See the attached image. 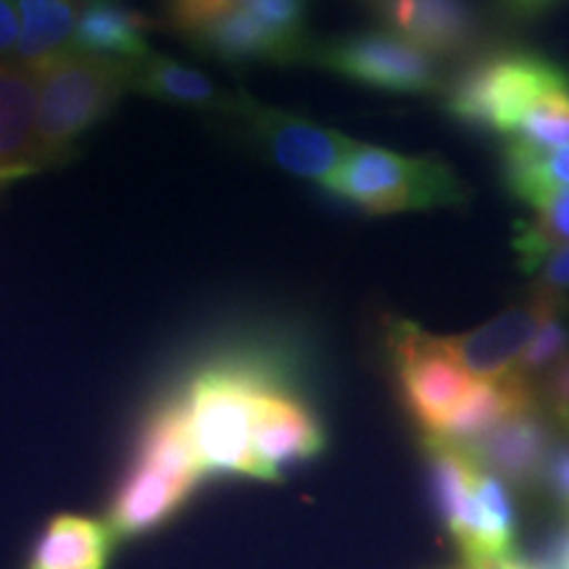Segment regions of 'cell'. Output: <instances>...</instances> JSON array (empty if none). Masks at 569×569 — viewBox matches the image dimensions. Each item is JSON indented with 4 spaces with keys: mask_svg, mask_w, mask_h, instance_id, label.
I'll use <instances>...</instances> for the list:
<instances>
[{
    "mask_svg": "<svg viewBox=\"0 0 569 569\" xmlns=\"http://www.w3.org/2000/svg\"><path fill=\"white\" fill-rule=\"evenodd\" d=\"M274 369L259 359L234 356L213 361L188 380L174 398L184 436L203 475H243L261 480L253 451V427L261 393Z\"/></svg>",
    "mask_w": 569,
    "mask_h": 569,
    "instance_id": "obj_1",
    "label": "cell"
},
{
    "mask_svg": "<svg viewBox=\"0 0 569 569\" xmlns=\"http://www.w3.org/2000/svg\"><path fill=\"white\" fill-rule=\"evenodd\" d=\"M569 80V71L525 48H486L448 77L443 109L457 122L511 140L536 106Z\"/></svg>",
    "mask_w": 569,
    "mask_h": 569,
    "instance_id": "obj_2",
    "label": "cell"
},
{
    "mask_svg": "<svg viewBox=\"0 0 569 569\" xmlns=\"http://www.w3.org/2000/svg\"><path fill=\"white\" fill-rule=\"evenodd\" d=\"M203 478L172 398L148 419L130 472L113 496L106 517L113 540L122 543L146 536L172 519Z\"/></svg>",
    "mask_w": 569,
    "mask_h": 569,
    "instance_id": "obj_3",
    "label": "cell"
},
{
    "mask_svg": "<svg viewBox=\"0 0 569 569\" xmlns=\"http://www.w3.org/2000/svg\"><path fill=\"white\" fill-rule=\"evenodd\" d=\"M38 77V142L42 169L77 153V140L130 92V61L69 51L34 69Z\"/></svg>",
    "mask_w": 569,
    "mask_h": 569,
    "instance_id": "obj_4",
    "label": "cell"
},
{
    "mask_svg": "<svg viewBox=\"0 0 569 569\" xmlns=\"http://www.w3.org/2000/svg\"><path fill=\"white\" fill-rule=\"evenodd\" d=\"M325 190L369 217L448 209L469 198L465 180L438 156H407L356 140Z\"/></svg>",
    "mask_w": 569,
    "mask_h": 569,
    "instance_id": "obj_5",
    "label": "cell"
},
{
    "mask_svg": "<svg viewBox=\"0 0 569 569\" xmlns=\"http://www.w3.org/2000/svg\"><path fill=\"white\" fill-rule=\"evenodd\" d=\"M388 353L407 415L422 436H440L469 390L478 386V377L461 367L448 338L432 336L407 319L388 325Z\"/></svg>",
    "mask_w": 569,
    "mask_h": 569,
    "instance_id": "obj_6",
    "label": "cell"
},
{
    "mask_svg": "<svg viewBox=\"0 0 569 569\" xmlns=\"http://www.w3.org/2000/svg\"><path fill=\"white\" fill-rule=\"evenodd\" d=\"M306 61L365 88L396 96H440L443 63L388 30L353 32L311 46Z\"/></svg>",
    "mask_w": 569,
    "mask_h": 569,
    "instance_id": "obj_7",
    "label": "cell"
},
{
    "mask_svg": "<svg viewBox=\"0 0 569 569\" xmlns=\"http://www.w3.org/2000/svg\"><path fill=\"white\" fill-rule=\"evenodd\" d=\"M188 42L224 63L306 61L315 46L306 34L303 0H248L190 34Z\"/></svg>",
    "mask_w": 569,
    "mask_h": 569,
    "instance_id": "obj_8",
    "label": "cell"
},
{
    "mask_svg": "<svg viewBox=\"0 0 569 569\" xmlns=\"http://www.w3.org/2000/svg\"><path fill=\"white\" fill-rule=\"evenodd\" d=\"M232 117L246 127L248 138L282 172L319 182L322 188L338 172L353 146V140L346 138L343 132L330 130L301 113L261 106L243 92H240L238 109Z\"/></svg>",
    "mask_w": 569,
    "mask_h": 569,
    "instance_id": "obj_9",
    "label": "cell"
},
{
    "mask_svg": "<svg viewBox=\"0 0 569 569\" xmlns=\"http://www.w3.org/2000/svg\"><path fill=\"white\" fill-rule=\"evenodd\" d=\"M380 30L398 34L436 61L465 63L486 51V27L472 0H365Z\"/></svg>",
    "mask_w": 569,
    "mask_h": 569,
    "instance_id": "obj_10",
    "label": "cell"
},
{
    "mask_svg": "<svg viewBox=\"0 0 569 569\" xmlns=\"http://www.w3.org/2000/svg\"><path fill=\"white\" fill-rule=\"evenodd\" d=\"M546 409L532 403L498 422L493 430L465 446L475 465L515 490H536L543 482L557 432Z\"/></svg>",
    "mask_w": 569,
    "mask_h": 569,
    "instance_id": "obj_11",
    "label": "cell"
},
{
    "mask_svg": "<svg viewBox=\"0 0 569 569\" xmlns=\"http://www.w3.org/2000/svg\"><path fill=\"white\" fill-rule=\"evenodd\" d=\"M325 448V430L303 398L280 377L261 393L253 427V451L261 480H277L282 467L317 457Z\"/></svg>",
    "mask_w": 569,
    "mask_h": 569,
    "instance_id": "obj_12",
    "label": "cell"
},
{
    "mask_svg": "<svg viewBox=\"0 0 569 569\" xmlns=\"http://www.w3.org/2000/svg\"><path fill=\"white\" fill-rule=\"evenodd\" d=\"M546 306H549V296L530 290L522 301L498 311L486 325L448 338V346L472 377H478V380H503V377L515 375L525 348L536 336Z\"/></svg>",
    "mask_w": 569,
    "mask_h": 569,
    "instance_id": "obj_13",
    "label": "cell"
},
{
    "mask_svg": "<svg viewBox=\"0 0 569 569\" xmlns=\"http://www.w3.org/2000/svg\"><path fill=\"white\" fill-rule=\"evenodd\" d=\"M46 172L38 142V77L19 61L0 63V190Z\"/></svg>",
    "mask_w": 569,
    "mask_h": 569,
    "instance_id": "obj_14",
    "label": "cell"
},
{
    "mask_svg": "<svg viewBox=\"0 0 569 569\" xmlns=\"http://www.w3.org/2000/svg\"><path fill=\"white\" fill-rule=\"evenodd\" d=\"M130 90L156 101L184 106V109L227 113L232 117L240 96L224 92L203 71L169 59L161 53H146L130 63Z\"/></svg>",
    "mask_w": 569,
    "mask_h": 569,
    "instance_id": "obj_15",
    "label": "cell"
},
{
    "mask_svg": "<svg viewBox=\"0 0 569 569\" xmlns=\"http://www.w3.org/2000/svg\"><path fill=\"white\" fill-rule=\"evenodd\" d=\"M74 51L113 61H138L151 53L148 21L122 0H84Z\"/></svg>",
    "mask_w": 569,
    "mask_h": 569,
    "instance_id": "obj_16",
    "label": "cell"
},
{
    "mask_svg": "<svg viewBox=\"0 0 569 569\" xmlns=\"http://www.w3.org/2000/svg\"><path fill=\"white\" fill-rule=\"evenodd\" d=\"M113 546L106 519L59 515L34 543L30 569H106Z\"/></svg>",
    "mask_w": 569,
    "mask_h": 569,
    "instance_id": "obj_17",
    "label": "cell"
},
{
    "mask_svg": "<svg viewBox=\"0 0 569 569\" xmlns=\"http://www.w3.org/2000/svg\"><path fill=\"white\" fill-rule=\"evenodd\" d=\"M84 0H17L19 48L17 61L38 69L74 51V34Z\"/></svg>",
    "mask_w": 569,
    "mask_h": 569,
    "instance_id": "obj_18",
    "label": "cell"
},
{
    "mask_svg": "<svg viewBox=\"0 0 569 569\" xmlns=\"http://www.w3.org/2000/svg\"><path fill=\"white\" fill-rule=\"evenodd\" d=\"M501 177L517 201L536 209L551 196L569 190V146L532 148L525 142H501Z\"/></svg>",
    "mask_w": 569,
    "mask_h": 569,
    "instance_id": "obj_19",
    "label": "cell"
},
{
    "mask_svg": "<svg viewBox=\"0 0 569 569\" xmlns=\"http://www.w3.org/2000/svg\"><path fill=\"white\" fill-rule=\"evenodd\" d=\"M569 243V190L551 196L532 209L530 219H519L515 227V251L519 269L530 274L551 248Z\"/></svg>",
    "mask_w": 569,
    "mask_h": 569,
    "instance_id": "obj_20",
    "label": "cell"
},
{
    "mask_svg": "<svg viewBox=\"0 0 569 569\" xmlns=\"http://www.w3.org/2000/svg\"><path fill=\"white\" fill-rule=\"evenodd\" d=\"M569 356V298H549L540 325L525 348L522 359L515 369L517 377L538 386L546 372H551L561 359Z\"/></svg>",
    "mask_w": 569,
    "mask_h": 569,
    "instance_id": "obj_21",
    "label": "cell"
},
{
    "mask_svg": "<svg viewBox=\"0 0 569 569\" xmlns=\"http://www.w3.org/2000/svg\"><path fill=\"white\" fill-rule=\"evenodd\" d=\"M248 0H167V21L184 40L211 21L246 6Z\"/></svg>",
    "mask_w": 569,
    "mask_h": 569,
    "instance_id": "obj_22",
    "label": "cell"
},
{
    "mask_svg": "<svg viewBox=\"0 0 569 569\" xmlns=\"http://www.w3.org/2000/svg\"><path fill=\"white\" fill-rule=\"evenodd\" d=\"M528 277L532 280V293L569 298V243L551 248Z\"/></svg>",
    "mask_w": 569,
    "mask_h": 569,
    "instance_id": "obj_23",
    "label": "cell"
},
{
    "mask_svg": "<svg viewBox=\"0 0 569 569\" xmlns=\"http://www.w3.org/2000/svg\"><path fill=\"white\" fill-rule=\"evenodd\" d=\"M538 401L553 422L569 432V356L538 380Z\"/></svg>",
    "mask_w": 569,
    "mask_h": 569,
    "instance_id": "obj_24",
    "label": "cell"
},
{
    "mask_svg": "<svg viewBox=\"0 0 569 569\" xmlns=\"http://www.w3.org/2000/svg\"><path fill=\"white\" fill-rule=\"evenodd\" d=\"M540 488L551 498L553 507L565 511V517L569 519V432L553 446Z\"/></svg>",
    "mask_w": 569,
    "mask_h": 569,
    "instance_id": "obj_25",
    "label": "cell"
},
{
    "mask_svg": "<svg viewBox=\"0 0 569 569\" xmlns=\"http://www.w3.org/2000/svg\"><path fill=\"white\" fill-rule=\"evenodd\" d=\"M525 569H569V522L549 536L532 557L522 559Z\"/></svg>",
    "mask_w": 569,
    "mask_h": 569,
    "instance_id": "obj_26",
    "label": "cell"
},
{
    "mask_svg": "<svg viewBox=\"0 0 569 569\" xmlns=\"http://www.w3.org/2000/svg\"><path fill=\"white\" fill-rule=\"evenodd\" d=\"M561 0H498V11L511 24H530L557 9Z\"/></svg>",
    "mask_w": 569,
    "mask_h": 569,
    "instance_id": "obj_27",
    "label": "cell"
},
{
    "mask_svg": "<svg viewBox=\"0 0 569 569\" xmlns=\"http://www.w3.org/2000/svg\"><path fill=\"white\" fill-rule=\"evenodd\" d=\"M19 11L17 0H0V63L17 61Z\"/></svg>",
    "mask_w": 569,
    "mask_h": 569,
    "instance_id": "obj_28",
    "label": "cell"
}]
</instances>
